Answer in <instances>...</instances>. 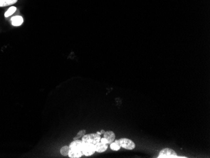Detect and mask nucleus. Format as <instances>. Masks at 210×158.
Masks as SVG:
<instances>
[{
    "instance_id": "f257e3e1",
    "label": "nucleus",
    "mask_w": 210,
    "mask_h": 158,
    "mask_svg": "<svg viewBox=\"0 0 210 158\" xmlns=\"http://www.w3.org/2000/svg\"><path fill=\"white\" fill-rule=\"evenodd\" d=\"M159 158H185L187 157L184 156H178L176 152L173 149L170 148H164L162 150L160 151L159 156Z\"/></svg>"
},
{
    "instance_id": "f03ea898",
    "label": "nucleus",
    "mask_w": 210,
    "mask_h": 158,
    "mask_svg": "<svg viewBox=\"0 0 210 158\" xmlns=\"http://www.w3.org/2000/svg\"><path fill=\"white\" fill-rule=\"evenodd\" d=\"M101 136L97 133L89 134L84 135L82 138V141L84 143H91L93 144H96L100 141Z\"/></svg>"
},
{
    "instance_id": "7ed1b4c3",
    "label": "nucleus",
    "mask_w": 210,
    "mask_h": 158,
    "mask_svg": "<svg viewBox=\"0 0 210 158\" xmlns=\"http://www.w3.org/2000/svg\"><path fill=\"white\" fill-rule=\"evenodd\" d=\"M118 142L120 146L127 150H132L135 147V144L130 139L122 138L118 140Z\"/></svg>"
},
{
    "instance_id": "20e7f679",
    "label": "nucleus",
    "mask_w": 210,
    "mask_h": 158,
    "mask_svg": "<svg viewBox=\"0 0 210 158\" xmlns=\"http://www.w3.org/2000/svg\"><path fill=\"white\" fill-rule=\"evenodd\" d=\"M95 152H96V151H95V144H93L91 143H84L83 144V146L82 148V152H83V155L86 156H91Z\"/></svg>"
},
{
    "instance_id": "39448f33",
    "label": "nucleus",
    "mask_w": 210,
    "mask_h": 158,
    "mask_svg": "<svg viewBox=\"0 0 210 158\" xmlns=\"http://www.w3.org/2000/svg\"><path fill=\"white\" fill-rule=\"evenodd\" d=\"M83 142L82 140H79L78 139L74 140L73 142H71L69 145L70 149H77L82 151V148L83 146Z\"/></svg>"
},
{
    "instance_id": "423d86ee",
    "label": "nucleus",
    "mask_w": 210,
    "mask_h": 158,
    "mask_svg": "<svg viewBox=\"0 0 210 158\" xmlns=\"http://www.w3.org/2000/svg\"><path fill=\"white\" fill-rule=\"evenodd\" d=\"M83 155L81 151L77 149H70L68 156L70 158H79Z\"/></svg>"
},
{
    "instance_id": "0eeeda50",
    "label": "nucleus",
    "mask_w": 210,
    "mask_h": 158,
    "mask_svg": "<svg viewBox=\"0 0 210 158\" xmlns=\"http://www.w3.org/2000/svg\"><path fill=\"white\" fill-rule=\"evenodd\" d=\"M11 20L12 25L13 26H15V27H18V26L21 25L23 22V17L19 15L13 16V18H11Z\"/></svg>"
},
{
    "instance_id": "6e6552de",
    "label": "nucleus",
    "mask_w": 210,
    "mask_h": 158,
    "mask_svg": "<svg viewBox=\"0 0 210 158\" xmlns=\"http://www.w3.org/2000/svg\"><path fill=\"white\" fill-rule=\"evenodd\" d=\"M104 137L108 140V144H111L114 142L115 139V134L113 131H106L104 133Z\"/></svg>"
},
{
    "instance_id": "1a4fd4ad",
    "label": "nucleus",
    "mask_w": 210,
    "mask_h": 158,
    "mask_svg": "<svg viewBox=\"0 0 210 158\" xmlns=\"http://www.w3.org/2000/svg\"><path fill=\"white\" fill-rule=\"evenodd\" d=\"M95 151L98 152H103L108 149V145L101 143V142H98L95 145Z\"/></svg>"
},
{
    "instance_id": "9d476101",
    "label": "nucleus",
    "mask_w": 210,
    "mask_h": 158,
    "mask_svg": "<svg viewBox=\"0 0 210 158\" xmlns=\"http://www.w3.org/2000/svg\"><path fill=\"white\" fill-rule=\"evenodd\" d=\"M17 1L18 0H0V7L13 5L16 3Z\"/></svg>"
},
{
    "instance_id": "9b49d317",
    "label": "nucleus",
    "mask_w": 210,
    "mask_h": 158,
    "mask_svg": "<svg viewBox=\"0 0 210 158\" xmlns=\"http://www.w3.org/2000/svg\"><path fill=\"white\" fill-rule=\"evenodd\" d=\"M120 147H121V146H120L118 140H116V141L113 142L112 143L110 144V148L111 149H112L113 151H118L120 150Z\"/></svg>"
},
{
    "instance_id": "f8f14e48",
    "label": "nucleus",
    "mask_w": 210,
    "mask_h": 158,
    "mask_svg": "<svg viewBox=\"0 0 210 158\" xmlns=\"http://www.w3.org/2000/svg\"><path fill=\"white\" fill-rule=\"evenodd\" d=\"M16 10V8L15 6H11L6 11V12L4 14V16L5 17H8L13 15Z\"/></svg>"
},
{
    "instance_id": "ddd939ff",
    "label": "nucleus",
    "mask_w": 210,
    "mask_h": 158,
    "mask_svg": "<svg viewBox=\"0 0 210 158\" xmlns=\"http://www.w3.org/2000/svg\"><path fill=\"white\" fill-rule=\"evenodd\" d=\"M69 150H70L69 146H64V147H62L61 149V154L64 156H68Z\"/></svg>"
},
{
    "instance_id": "4468645a",
    "label": "nucleus",
    "mask_w": 210,
    "mask_h": 158,
    "mask_svg": "<svg viewBox=\"0 0 210 158\" xmlns=\"http://www.w3.org/2000/svg\"><path fill=\"white\" fill-rule=\"evenodd\" d=\"M86 130H80L79 132L78 133V134L75 135V137L74 138V140H77V139H79V138H81V137H83V136L86 134Z\"/></svg>"
},
{
    "instance_id": "2eb2a0df",
    "label": "nucleus",
    "mask_w": 210,
    "mask_h": 158,
    "mask_svg": "<svg viewBox=\"0 0 210 158\" xmlns=\"http://www.w3.org/2000/svg\"><path fill=\"white\" fill-rule=\"evenodd\" d=\"M101 143H103V144H108V140H107L106 138L103 137V138H101L100 139V141Z\"/></svg>"
},
{
    "instance_id": "dca6fc26",
    "label": "nucleus",
    "mask_w": 210,
    "mask_h": 158,
    "mask_svg": "<svg viewBox=\"0 0 210 158\" xmlns=\"http://www.w3.org/2000/svg\"><path fill=\"white\" fill-rule=\"evenodd\" d=\"M105 132L103 130H102L101 131V134H104Z\"/></svg>"
},
{
    "instance_id": "f3484780",
    "label": "nucleus",
    "mask_w": 210,
    "mask_h": 158,
    "mask_svg": "<svg viewBox=\"0 0 210 158\" xmlns=\"http://www.w3.org/2000/svg\"><path fill=\"white\" fill-rule=\"evenodd\" d=\"M98 134H99V135H101V132H96Z\"/></svg>"
}]
</instances>
